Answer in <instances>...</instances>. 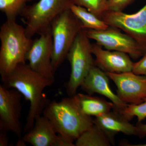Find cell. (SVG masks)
Instances as JSON below:
<instances>
[{
  "label": "cell",
  "mask_w": 146,
  "mask_h": 146,
  "mask_svg": "<svg viewBox=\"0 0 146 146\" xmlns=\"http://www.w3.org/2000/svg\"><path fill=\"white\" fill-rule=\"evenodd\" d=\"M54 80L35 72L25 63L18 65L10 75L1 80L4 86L18 90L29 102V110L24 128L25 133L32 128L36 118L42 115L50 102L44 91L54 83Z\"/></svg>",
  "instance_id": "cell-1"
},
{
  "label": "cell",
  "mask_w": 146,
  "mask_h": 146,
  "mask_svg": "<svg viewBox=\"0 0 146 146\" xmlns=\"http://www.w3.org/2000/svg\"><path fill=\"white\" fill-rule=\"evenodd\" d=\"M43 114L58 134L72 143L94 124V119L82 112L75 96L50 102Z\"/></svg>",
  "instance_id": "cell-2"
},
{
  "label": "cell",
  "mask_w": 146,
  "mask_h": 146,
  "mask_svg": "<svg viewBox=\"0 0 146 146\" xmlns=\"http://www.w3.org/2000/svg\"><path fill=\"white\" fill-rule=\"evenodd\" d=\"M0 75L3 80L18 65L26 63L27 53L33 40L16 21L7 20L0 28Z\"/></svg>",
  "instance_id": "cell-3"
},
{
  "label": "cell",
  "mask_w": 146,
  "mask_h": 146,
  "mask_svg": "<svg viewBox=\"0 0 146 146\" xmlns=\"http://www.w3.org/2000/svg\"><path fill=\"white\" fill-rule=\"evenodd\" d=\"M50 29L53 44L52 63L55 73L67 58L75 39L83 29L81 22L70 9L60 13L55 18Z\"/></svg>",
  "instance_id": "cell-4"
},
{
  "label": "cell",
  "mask_w": 146,
  "mask_h": 146,
  "mask_svg": "<svg viewBox=\"0 0 146 146\" xmlns=\"http://www.w3.org/2000/svg\"><path fill=\"white\" fill-rule=\"evenodd\" d=\"M89 39L85 29H82L68 52L67 58L70 65L71 73L69 80L64 85L68 96H73L77 94L78 89L95 66L92 44Z\"/></svg>",
  "instance_id": "cell-5"
},
{
  "label": "cell",
  "mask_w": 146,
  "mask_h": 146,
  "mask_svg": "<svg viewBox=\"0 0 146 146\" xmlns=\"http://www.w3.org/2000/svg\"><path fill=\"white\" fill-rule=\"evenodd\" d=\"M74 4L73 0H39L27 5L20 15L26 25L27 35L31 38L48 29L55 18Z\"/></svg>",
  "instance_id": "cell-6"
},
{
  "label": "cell",
  "mask_w": 146,
  "mask_h": 146,
  "mask_svg": "<svg viewBox=\"0 0 146 146\" xmlns=\"http://www.w3.org/2000/svg\"><path fill=\"white\" fill-rule=\"evenodd\" d=\"M85 30L89 39L95 40L106 49L125 53L134 59L142 57L145 53L135 39L117 28L109 26L103 30Z\"/></svg>",
  "instance_id": "cell-7"
},
{
  "label": "cell",
  "mask_w": 146,
  "mask_h": 146,
  "mask_svg": "<svg viewBox=\"0 0 146 146\" xmlns=\"http://www.w3.org/2000/svg\"><path fill=\"white\" fill-rule=\"evenodd\" d=\"M22 94L16 89L0 85V130L23 137L24 128L21 121Z\"/></svg>",
  "instance_id": "cell-8"
},
{
  "label": "cell",
  "mask_w": 146,
  "mask_h": 146,
  "mask_svg": "<svg viewBox=\"0 0 146 146\" xmlns=\"http://www.w3.org/2000/svg\"><path fill=\"white\" fill-rule=\"evenodd\" d=\"M101 19L109 26L121 30L138 42L146 52V4L139 11L127 14L123 11H107Z\"/></svg>",
  "instance_id": "cell-9"
},
{
  "label": "cell",
  "mask_w": 146,
  "mask_h": 146,
  "mask_svg": "<svg viewBox=\"0 0 146 146\" xmlns=\"http://www.w3.org/2000/svg\"><path fill=\"white\" fill-rule=\"evenodd\" d=\"M27 54L26 60L32 70L47 78L54 79L52 58V35L50 28L39 35Z\"/></svg>",
  "instance_id": "cell-10"
},
{
  "label": "cell",
  "mask_w": 146,
  "mask_h": 146,
  "mask_svg": "<svg viewBox=\"0 0 146 146\" xmlns=\"http://www.w3.org/2000/svg\"><path fill=\"white\" fill-rule=\"evenodd\" d=\"M106 73L117 86V95L123 102L137 105L146 99V75L132 72Z\"/></svg>",
  "instance_id": "cell-11"
},
{
  "label": "cell",
  "mask_w": 146,
  "mask_h": 146,
  "mask_svg": "<svg viewBox=\"0 0 146 146\" xmlns=\"http://www.w3.org/2000/svg\"><path fill=\"white\" fill-rule=\"evenodd\" d=\"M33 146H73L72 143L58 134L52 124L44 116L36 118L34 125L22 137Z\"/></svg>",
  "instance_id": "cell-12"
},
{
  "label": "cell",
  "mask_w": 146,
  "mask_h": 146,
  "mask_svg": "<svg viewBox=\"0 0 146 146\" xmlns=\"http://www.w3.org/2000/svg\"><path fill=\"white\" fill-rule=\"evenodd\" d=\"M92 52L96 57L95 65L106 73L132 72L133 63L127 54L103 49L97 43L92 44Z\"/></svg>",
  "instance_id": "cell-13"
},
{
  "label": "cell",
  "mask_w": 146,
  "mask_h": 146,
  "mask_svg": "<svg viewBox=\"0 0 146 146\" xmlns=\"http://www.w3.org/2000/svg\"><path fill=\"white\" fill-rule=\"evenodd\" d=\"M109 79L106 73L95 65L91 69L80 87L89 95L98 94L106 97L115 105L113 109H123L128 104L123 102L112 91L110 86Z\"/></svg>",
  "instance_id": "cell-14"
},
{
  "label": "cell",
  "mask_w": 146,
  "mask_h": 146,
  "mask_svg": "<svg viewBox=\"0 0 146 146\" xmlns=\"http://www.w3.org/2000/svg\"><path fill=\"white\" fill-rule=\"evenodd\" d=\"M94 121L106 133L112 141V145L115 144V135L119 133L128 136H138L137 126L131 123L129 120L115 110L96 117Z\"/></svg>",
  "instance_id": "cell-15"
},
{
  "label": "cell",
  "mask_w": 146,
  "mask_h": 146,
  "mask_svg": "<svg viewBox=\"0 0 146 146\" xmlns=\"http://www.w3.org/2000/svg\"><path fill=\"white\" fill-rule=\"evenodd\" d=\"M80 109L87 116L98 117L115 108L113 103L89 94H76L75 95Z\"/></svg>",
  "instance_id": "cell-16"
},
{
  "label": "cell",
  "mask_w": 146,
  "mask_h": 146,
  "mask_svg": "<svg viewBox=\"0 0 146 146\" xmlns=\"http://www.w3.org/2000/svg\"><path fill=\"white\" fill-rule=\"evenodd\" d=\"M112 141L99 126L94 123L75 142L76 146H109Z\"/></svg>",
  "instance_id": "cell-17"
},
{
  "label": "cell",
  "mask_w": 146,
  "mask_h": 146,
  "mask_svg": "<svg viewBox=\"0 0 146 146\" xmlns=\"http://www.w3.org/2000/svg\"><path fill=\"white\" fill-rule=\"evenodd\" d=\"M70 9L81 22L84 29L103 30L109 27L105 21L84 7L74 4Z\"/></svg>",
  "instance_id": "cell-18"
},
{
  "label": "cell",
  "mask_w": 146,
  "mask_h": 146,
  "mask_svg": "<svg viewBox=\"0 0 146 146\" xmlns=\"http://www.w3.org/2000/svg\"><path fill=\"white\" fill-rule=\"evenodd\" d=\"M33 1L35 0H0V10L7 20L16 21L27 3Z\"/></svg>",
  "instance_id": "cell-19"
},
{
  "label": "cell",
  "mask_w": 146,
  "mask_h": 146,
  "mask_svg": "<svg viewBox=\"0 0 146 146\" xmlns=\"http://www.w3.org/2000/svg\"><path fill=\"white\" fill-rule=\"evenodd\" d=\"M74 3L86 8L101 19L102 16L108 11V0H73Z\"/></svg>",
  "instance_id": "cell-20"
},
{
  "label": "cell",
  "mask_w": 146,
  "mask_h": 146,
  "mask_svg": "<svg viewBox=\"0 0 146 146\" xmlns=\"http://www.w3.org/2000/svg\"><path fill=\"white\" fill-rule=\"evenodd\" d=\"M117 110L129 121L136 117L138 123H141L146 118V99L140 104H128L123 109Z\"/></svg>",
  "instance_id": "cell-21"
},
{
  "label": "cell",
  "mask_w": 146,
  "mask_h": 146,
  "mask_svg": "<svg viewBox=\"0 0 146 146\" xmlns=\"http://www.w3.org/2000/svg\"><path fill=\"white\" fill-rule=\"evenodd\" d=\"M134 0H108V11H123Z\"/></svg>",
  "instance_id": "cell-22"
},
{
  "label": "cell",
  "mask_w": 146,
  "mask_h": 146,
  "mask_svg": "<svg viewBox=\"0 0 146 146\" xmlns=\"http://www.w3.org/2000/svg\"><path fill=\"white\" fill-rule=\"evenodd\" d=\"M132 72L136 74L146 75V52L141 60L133 63Z\"/></svg>",
  "instance_id": "cell-23"
},
{
  "label": "cell",
  "mask_w": 146,
  "mask_h": 146,
  "mask_svg": "<svg viewBox=\"0 0 146 146\" xmlns=\"http://www.w3.org/2000/svg\"><path fill=\"white\" fill-rule=\"evenodd\" d=\"M7 131L0 130V146H7L9 145V138Z\"/></svg>",
  "instance_id": "cell-24"
},
{
  "label": "cell",
  "mask_w": 146,
  "mask_h": 146,
  "mask_svg": "<svg viewBox=\"0 0 146 146\" xmlns=\"http://www.w3.org/2000/svg\"><path fill=\"white\" fill-rule=\"evenodd\" d=\"M138 129V136L140 138H143L146 136V123H138L137 125Z\"/></svg>",
  "instance_id": "cell-25"
},
{
  "label": "cell",
  "mask_w": 146,
  "mask_h": 146,
  "mask_svg": "<svg viewBox=\"0 0 146 146\" xmlns=\"http://www.w3.org/2000/svg\"><path fill=\"white\" fill-rule=\"evenodd\" d=\"M26 143L23 140V138H19V140L17 142V144H16V146H26L25 144Z\"/></svg>",
  "instance_id": "cell-26"
},
{
  "label": "cell",
  "mask_w": 146,
  "mask_h": 146,
  "mask_svg": "<svg viewBox=\"0 0 146 146\" xmlns=\"http://www.w3.org/2000/svg\"><path fill=\"white\" fill-rule=\"evenodd\" d=\"M127 146H146V144H141V145H128Z\"/></svg>",
  "instance_id": "cell-27"
}]
</instances>
